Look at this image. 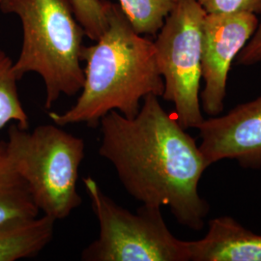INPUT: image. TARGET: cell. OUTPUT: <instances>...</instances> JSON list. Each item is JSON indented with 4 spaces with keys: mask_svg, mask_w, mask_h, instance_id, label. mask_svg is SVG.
Segmentation results:
<instances>
[{
    "mask_svg": "<svg viewBox=\"0 0 261 261\" xmlns=\"http://www.w3.org/2000/svg\"><path fill=\"white\" fill-rule=\"evenodd\" d=\"M206 14H261V0H196Z\"/></svg>",
    "mask_w": 261,
    "mask_h": 261,
    "instance_id": "obj_15",
    "label": "cell"
},
{
    "mask_svg": "<svg viewBox=\"0 0 261 261\" xmlns=\"http://www.w3.org/2000/svg\"><path fill=\"white\" fill-rule=\"evenodd\" d=\"M99 126V154L112 164L132 197L142 204L167 206L190 229L203 228L209 204L198 185L209 166L196 140L165 111L158 96H146L135 117L112 111Z\"/></svg>",
    "mask_w": 261,
    "mask_h": 261,
    "instance_id": "obj_1",
    "label": "cell"
},
{
    "mask_svg": "<svg viewBox=\"0 0 261 261\" xmlns=\"http://www.w3.org/2000/svg\"><path fill=\"white\" fill-rule=\"evenodd\" d=\"M0 10L17 15L21 21L22 47L13 69L19 81L28 73L43 79L46 110L61 95L80 93L84 83L82 62L86 35L71 0H0Z\"/></svg>",
    "mask_w": 261,
    "mask_h": 261,
    "instance_id": "obj_3",
    "label": "cell"
},
{
    "mask_svg": "<svg viewBox=\"0 0 261 261\" xmlns=\"http://www.w3.org/2000/svg\"><path fill=\"white\" fill-rule=\"evenodd\" d=\"M10 155L25 180L39 211L64 220L82 204L76 190L84 158V141L58 125H40L32 132L10 125Z\"/></svg>",
    "mask_w": 261,
    "mask_h": 261,
    "instance_id": "obj_4",
    "label": "cell"
},
{
    "mask_svg": "<svg viewBox=\"0 0 261 261\" xmlns=\"http://www.w3.org/2000/svg\"><path fill=\"white\" fill-rule=\"evenodd\" d=\"M75 18L85 35L97 41L108 28L107 0H71Z\"/></svg>",
    "mask_w": 261,
    "mask_h": 261,
    "instance_id": "obj_14",
    "label": "cell"
},
{
    "mask_svg": "<svg viewBox=\"0 0 261 261\" xmlns=\"http://www.w3.org/2000/svg\"><path fill=\"white\" fill-rule=\"evenodd\" d=\"M100 226L98 239L84 249V261H190L188 241L168 229L160 206L142 204L137 211L118 205L91 176L84 178Z\"/></svg>",
    "mask_w": 261,
    "mask_h": 261,
    "instance_id": "obj_5",
    "label": "cell"
},
{
    "mask_svg": "<svg viewBox=\"0 0 261 261\" xmlns=\"http://www.w3.org/2000/svg\"><path fill=\"white\" fill-rule=\"evenodd\" d=\"M236 64L252 66L261 63V21L248 44L235 59Z\"/></svg>",
    "mask_w": 261,
    "mask_h": 261,
    "instance_id": "obj_16",
    "label": "cell"
},
{
    "mask_svg": "<svg viewBox=\"0 0 261 261\" xmlns=\"http://www.w3.org/2000/svg\"><path fill=\"white\" fill-rule=\"evenodd\" d=\"M197 130L209 167L229 159L245 168H260L261 95L224 115L205 118Z\"/></svg>",
    "mask_w": 261,
    "mask_h": 261,
    "instance_id": "obj_8",
    "label": "cell"
},
{
    "mask_svg": "<svg viewBox=\"0 0 261 261\" xmlns=\"http://www.w3.org/2000/svg\"><path fill=\"white\" fill-rule=\"evenodd\" d=\"M13 65L12 59L0 49V129L11 122L21 129H28L29 118L19 99V80Z\"/></svg>",
    "mask_w": 261,
    "mask_h": 261,
    "instance_id": "obj_12",
    "label": "cell"
},
{
    "mask_svg": "<svg viewBox=\"0 0 261 261\" xmlns=\"http://www.w3.org/2000/svg\"><path fill=\"white\" fill-rule=\"evenodd\" d=\"M39 213L28 184L10 155L7 142L0 140V223L17 218H34Z\"/></svg>",
    "mask_w": 261,
    "mask_h": 261,
    "instance_id": "obj_11",
    "label": "cell"
},
{
    "mask_svg": "<svg viewBox=\"0 0 261 261\" xmlns=\"http://www.w3.org/2000/svg\"><path fill=\"white\" fill-rule=\"evenodd\" d=\"M107 18L103 35L84 46V83L75 105L63 113H48L60 127L85 123L96 128L112 111L133 118L146 96H163L154 42L134 29L119 5L108 1Z\"/></svg>",
    "mask_w": 261,
    "mask_h": 261,
    "instance_id": "obj_2",
    "label": "cell"
},
{
    "mask_svg": "<svg viewBox=\"0 0 261 261\" xmlns=\"http://www.w3.org/2000/svg\"><path fill=\"white\" fill-rule=\"evenodd\" d=\"M55 223L45 215L0 223V261L35 257L51 242Z\"/></svg>",
    "mask_w": 261,
    "mask_h": 261,
    "instance_id": "obj_10",
    "label": "cell"
},
{
    "mask_svg": "<svg viewBox=\"0 0 261 261\" xmlns=\"http://www.w3.org/2000/svg\"><path fill=\"white\" fill-rule=\"evenodd\" d=\"M258 23L254 14H206L201 55L204 87L200 93V103L202 112L210 117L224 112L228 73Z\"/></svg>",
    "mask_w": 261,
    "mask_h": 261,
    "instance_id": "obj_7",
    "label": "cell"
},
{
    "mask_svg": "<svg viewBox=\"0 0 261 261\" xmlns=\"http://www.w3.org/2000/svg\"><path fill=\"white\" fill-rule=\"evenodd\" d=\"M188 245L190 261H261V234L228 216L210 220L205 236Z\"/></svg>",
    "mask_w": 261,
    "mask_h": 261,
    "instance_id": "obj_9",
    "label": "cell"
},
{
    "mask_svg": "<svg viewBox=\"0 0 261 261\" xmlns=\"http://www.w3.org/2000/svg\"><path fill=\"white\" fill-rule=\"evenodd\" d=\"M206 12L196 0H178L154 41L163 98L173 103L184 129L205 119L200 103L202 24Z\"/></svg>",
    "mask_w": 261,
    "mask_h": 261,
    "instance_id": "obj_6",
    "label": "cell"
},
{
    "mask_svg": "<svg viewBox=\"0 0 261 261\" xmlns=\"http://www.w3.org/2000/svg\"><path fill=\"white\" fill-rule=\"evenodd\" d=\"M178 0H119L132 27L141 35H156Z\"/></svg>",
    "mask_w": 261,
    "mask_h": 261,
    "instance_id": "obj_13",
    "label": "cell"
}]
</instances>
